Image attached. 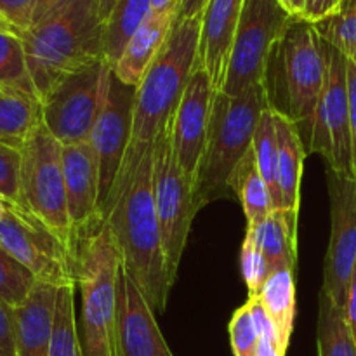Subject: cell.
<instances>
[{
    "label": "cell",
    "mask_w": 356,
    "mask_h": 356,
    "mask_svg": "<svg viewBox=\"0 0 356 356\" xmlns=\"http://www.w3.org/2000/svg\"><path fill=\"white\" fill-rule=\"evenodd\" d=\"M200 24L202 14L186 19H176L162 51L136 87L131 145L122 163L120 174L101 209L103 219L120 195L127 190L145 153L152 148L156 136L172 118L188 80L197 66Z\"/></svg>",
    "instance_id": "6da1fadb"
},
{
    "label": "cell",
    "mask_w": 356,
    "mask_h": 356,
    "mask_svg": "<svg viewBox=\"0 0 356 356\" xmlns=\"http://www.w3.org/2000/svg\"><path fill=\"white\" fill-rule=\"evenodd\" d=\"M327 80V42L315 24L292 17L271 49L263 76L268 108L298 127L309 153L315 113Z\"/></svg>",
    "instance_id": "7a4b0ae2"
},
{
    "label": "cell",
    "mask_w": 356,
    "mask_h": 356,
    "mask_svg": "<svg viewBox=\"0 0 356 356\" xmlns=\"http://www.w3.org/2000/svg\"><path fill=\"white\" fill-rule=\"evenodd\" d=\"M104 222L117 240L122 268L141 289L153 312H163L172 284L153 198V146L145 153L131 184L115 202Z\"/></svg>",
    "instance_id": "3957f363"
},
{
    "label": "cell",
    "mask_w": 356,
    "mask_h": 356,
    "mask_svg": "<svg viewBox=\"0 0 356 356\" xmlns=\"http://www.w3.org/2000/svg\"><path fill=\"white\" fill-rule=\"evenodd\" d=\"M19 35L38 101L63 76L104 59V23L96 0H73Z\"/></svg>",
    "instance_id": "277c9868"
},
{
    "label": "cell",
    "mask_w": 356,
    "mask_h": 356,
    "mask_svg": "<svg viewBox=\"0 0 356 356\" xmlns=\"http://www.w3.org/2000/svg\"><path fill=\"white\" fill-rule=\"evenodd\" d=\"M75 247V287L82 294L79 334L83 356H118L117 292L122 256L110 226L96 222L79 233Z\"/></svg>",
    "instance_id": "5b68a950"
},
{
    "label": "cell",
    "mask_w": 356,
    "mask_h": 356,
    "mask_svg": "<svg viewBox=\"0 0 356 356\" xmlns=\"http://www.w3.org/2000/svg\"><path fill=\"white\" fill-rule=\"evenodd\" d=\"M266 108L263 83L249 87L238 96L216 92L207 143L195 184L198 211L209 202L226 197L233 170L252 148L257 124Z\"/></svg>",
    "instance_id": "8992f818"
},
{
    "label": "cell",
    "mask_w": 356,
    "mask_h": 356,
    "mask_svg": "<svg viewBox=\"0 0 356 356\" xmlns=\"http://www.w3.org/2000/svg\"><path fill=\"white\" fill-rule=\"evenodd\" d=\"M19 205L73 245L63 172V145L42 122L21 148Z\"/></svg>",
    "instance_id": "52a82bcc"
},
{
    "label": "cell",
    "mask_w": 356,
    "mask_h": 356,
    "mask_svg": "<svg viewBox=\"0 0 356 356\" xmlns=\"http://www.w3.org/2000/svg\"><path fill=\"white\" fill-rule=\"evenodd\" d=\"M153 198L162 232L167 273L170 284H174L198 207L195 186L184 176L174 155L170 120L153 143Z\"/></svg>",
    "instance_id": "ba28073f"
},
{
    "label": "cell",
    "mask_w": 356,
    "mask_h": 356,
    "mask_svg": "<svg viewBox=\"0 0 356 356\" xmlns=\"http://www.w3.org/2000/svg\"><path fill=\"white\" fill-rule=\"evenodd\" d=\"M111 73L101 59L63 76L40 99L42 124L63 146L89 141L106 103Z\"/></svg>",
    "instance_id": "9c48e42d"
},
{
    "label": "cell",
    "mask_w": 356,
    "mask_h": 356,
    "mask_svg": "<svg viewBox=\"0 0 356 356\" xmlns=\"http://www.w3.org/2000/svg\"><path fill=\"white\" fill-rule=\"evenodd\" d=\"M0 249L26 266L38 282L75 285V247L19 204L6 202L0 212Z\"/></svg>",
    "instance_id": "30bf717a"
},
{
    "label": "cell",
    "mask_w": 356,
    "mask_h": 356,
    "mask_svg": "<svg viewBox=\"0 0 356 356\" xmlns=\"http://www.w3.org/2000/svg\"><path fill=\"white\" fill-rule=\"evenodd\" d=\"M292 16L278 0H245L229 51L221 92L238 96L263 82L271 49L289 26Z\"/></svg>",
    "instance_id": "8fae6325"
},
{
    "label": "cell",
    "mask_w": 356,
    "mask_h": 356,
    "mask_svg": "<svg viewBox=\"0 0 356 356\" xmlns=\"http://www.w3.org/2000/svg\"><path fill=\"white\" fill-rule=\"evenodd\" d=\"M309 153H318L327 169L355 176L348 94V56L327 42V80L315 113Z\"/></svg>",
    "instance_id": "7c38bea8"
},
{
    "label": "cell",
    "mask_w": 356,
    "mask_h": 356,
    "mask_svg": "<svg viewBox=\"0 0 356 356\" xmlns=\"http://www.w3.org/2000/svg\"><path fill=\"white\" fill-rule=\"evenodd\" d=\"M330 197V240L323 264L322 291L344 309L356 264V177L327 169Z\"/></svg>",
    "instance_id": "4fadbf2b"
},
{
    "label": "cell",
    "mask_w": 356,
    "mask_h": 356,
    "mask_svg": "<svg viewBox=\"0 0 356 356\" xmlns=\"http://www.w3.org/2000/svg\"><path fill=\"white\" fill-rule=\"evenodd\" d=\"M136 87L120 82L111 73L106 103L90 134V145L99 167V214L120 174L132 134Z\"/></svg>",
    "instance_id": "5bb4252c"
},
{
    "label": "cell",
    "mask_w": 356,
    "mask_h": 356,
    "mask_svg": "<svg viewBox=\"0 0 356 356\" xmlns=\"http://www.w3.org/2000/svg\"><path fill=\"white\" fill-rule=\"evenodd\" d=\"M218 90L204 66L197 61L183 97L170 118L174 155L191 184H197L198 169L207 143L212 106Z\"/></svg>",
    "instance_id": "9a60e30c"
},
{
    "label": "cell",
    "mask_w": 356,
    "mask_h": 356,
    "mask_svg": "<svg viewBox=\"0 0 356 356\" xmlns=\"http://www.w3.org/2000/svg\"><path fill=\"white\" fill-rule=\"evenodd\" d=\"M117 351L118 356H174L152 305L124 268L118 275Z\"/></svg>",
    "instance_id": "2e32d148"
},
{
    "label": "cell",
    "mask_w": 356,
    "mask_h": 356,
    "mask_svg": "<svg viewBox=\"0 0 356 356\" xmlns=\"http://www.w3.org/2000/svg\"><path fill=\"white\" fill-rule=\"evenodd\" d=\"M63 172L75 240L79 233L103 221L99 214V167L90 141L63 146Z\"/></svg>",
    "instance_id": "e0dca14e"
},
{
    "label": "cell",
    "mask_w": 356,
    "mask_h": 356,
    "mask_svg": "<svg viewBox=\"0 0 356 356\" xmlns=\"http://www.w3.org/2000/svg\"><path fill=\"white\" fill-rule=\"evenodd\" d=\"M245 0H207L202 10L198 63L205 68L212 86L221 92L229 51L238 28Z\"/></svg>",
    "instance_id": "ac0fdd59"
},
{
    "label": "cell",
    "mask_w": 356,
    "mask_h": 356,
    "mask_svg": "<svg viewBox=\"0 0 356 356\" xmlns=\"http://www.w3.org/2000/svg\"><path fill=\"white\" fill-rule=\"evenodd\" d=\"M58 289L52 284L37 282L30 296L14 308L16 356H49Z\"/></svg>",
    "instance_id": "d6986e66"
},
{
    "label": "cell",
    "mask_w": 356,
    "mask_h": 356,
    "mask_svg": "<svg viewBox=\"0 0 356 356\" xmlns=\"http://www.w3.org/2000/svg\"><path fill=\"white\" fill-rule=\"evenodd\" d=\"M176 19L177 17L156 16V14H149L146 17L145 23L127 42L124 52L113 66L115 76L120 82L132 87L139 86L146 70L149 68V65L155 61L159 52L162 51Z\"/></svg>",
    "instance_id": "ffe728a7"
},
{
    "label": "cell",
    "mask_w": 356,
    "mask_h": 356,
    "mask_svg": "<svg viewBox=\"0 0 356 356\" xmlns=\"http://www.w3.org/2000/svg\"><path fill=\"white\" fill-rule=\"evenodd\" d=\"M298 212L275 209L257 225L247 226V238L264 254L271 273L282 268H296L298 259Z\"/></svg>",
    "instance_id": "44dd1931"
},
{
    "label": "cell",
    "mask_w": 356,
    "mask_h": 356,
    "mask_svg": "<svg viewBox=\"0 0 356 356\" xmlns=\"http://www.w3.org/2000/svg\"><path fill=\"white\" fill-rule=\"evenodd\" d=\"M275 129L278 139V186L282 193V211L299 214L302 167L308 152L298 127L291 120L275 113Z\"/></svg>",
    "instance_id": "7402d4cb"
},
{
    "label": "cell",
    "mask_w": 356,
    "mask_h": 356,
    "mask_svg": "<svg viewBox=\"0 0 356 356\" xmlns=\"http://www.w3.org/2000/svg\"><path fill=\"white\" fill-rule=\"evenodd\" d=\"M42 122L40 101L30 94L0 87V143L21 149Z\"/></svg>",
    "instance_id": "603a6c76"
},
{
    "label": "cell",
    "mask_w": 356,
    "mask_h": 356,
    "mask_svg": "<svg viewBox=\"0 0 356 356\" xmlns=\"http://www.w3.org/2000/svg\"><path fill=\"white\" fill-rule=\"evenodd\" d=\"M229 190L235 191L242 204L247 226L257 225L275 211L273 197L257 169L252 148L247 152V155L240 160L236 169L233 170L232 179H229Z\"/></svg>",
    "instance_id": "cb8c5ba5"
},
{
    "label": "cell",
    "mask_w": 356,
    "mask_h": 356,
    "mask_svg": "<svg viewBox=\"0 0 356 356\" xmlns=\"http://www.w3.org/2000/svg\"><path fill=\"white\" fill-rule=\"evenodd\" d=\"M149 14L152 0H117L110 17L104 23L103 35L104 59L111 68L118 61L132 35L139 30Z\"/></svg>",
    "instance_id": "d4e9b609"
},
{
    "label": "cell",
    "mask_w": 356,
    "mask_h": 356,
    "mask_svg": "<svg viewBox=\"0 0 356 356\" xmlns=\"http://www.w3.org/2000/svg\"><path fill=\"white\" fill-rule=\"evenodd\" d=\"M259 299L277 325L282 343L285 348H289L296 315L294 270L282 268V270L273 271L264 284Z\"/></svg>",
    "instance_id": "484cf974"
},
{
    "label": "cell",
    "mask_w": 356,
    "mask_h": 356,
    "mask_svg": "<svg viewBox=\"0 0 356 356\" xmlns=\"http://www.w3.org/2000/svg\"><path fill=\"white\" fill-rule=\"evenodd\" d=\"M316 343L318 356H356V343L344 316V309L323 291H320L318 298Z\"/></svg>",
    "instance_id": "4316f807"
},
{
    "label": "cell",
    "mask_w": 356,
    "mask_h": 356,
    "mask_svg": "<svg viewBox=\"0 0 356 356\" xmlns=\"http://www.w3.org/2000/svg\"><path fill=\"white\" fill-rule=\"evenodd\" d=\"M0 87L37 96L19 31L0 24Z\"/></svg>",
    "instance_id": "83f0119b"
},
{
    "label": "cell",
    "mask_w": 356,
    "mask_h": 356,
    "mask_svg": "<svg viewBox=\"0 0 356 356\" xmlns=\"http://www.w3.org/2000/svg\"><path fill=\"white\" fill-rule=\"evenodd\" d=\"M252 149L256 155L257 169L271 191L275 209L282 211V193L278 186V139L275 129V113L270 108H266L261 115L254 134Z\"/></svg>",
    "instance_id": "f1b7e54d"
},
{
    "label": "cell",
    "mask_w": 356,
    "mask_h": 356,
    "mask_svg": "<svg viewBox=\"0 0 356 356\" xmlns=\"http://www.w3.org/2000/svg\"><path fill=\"white\" fill-rule=\"evenodd\" d=\"M49 356H83L75 316V285L58 289L54 332Z\"/></svg>",
    "instance_id": "f546056e"
},
{
    "label": "cell",
    "mask_w": 356,
    "mask_h": 356,
    "mask_svg": "<svg viewBox=\"0 0 356 356\" xmlns=\"http://www.w3.org/2000/svg\"><path fill=\"white\" fill-rule=\"evenodd\" d=\"M313 24L320 37L343 54L350 56L356 49V0H341L330 16Z\"/></svg>",
    "instance_id": "4dcf8cb0"
},
{
    "label": "cell",
    "mask_w": 356,
    "mask_h": 356,
    "mask_svg": "<svg viewBox=\"0 0 356 356\" xmlns=\"http://www.w3.org/2000/svg\"><path fill=\"white\" fill-rule=\"evenodd\" d=\"M37 282L26 266L0 249V301L16 308L30 296Z\"/></svg>",
    "instance_id": "1f68e13d"
},
{
    "label": "cell",
    "mask_w": 356,
    "mask_h": 356,
    "mask_svg": "<svg viewBox=\"0 0 356 356\" xmlns=\"http://www.w3.org/2000/svg\"><path fill=\"white\" fill-rule=\"evenodd\" d=\"M240 266H242L243 282L249 289V298H259L264 284L271 275V268L264 254L247 236L243 240L242 254H240Z\"/></svg>",
    "instance_id": "d6a6232c"
},
{
    "label": "cell",
    "mask_w": 356,
    "mask_h": 356,
    "mask_svg": "<svg viewBox=\"0 0 356 356\" xmlns=\"http://www.w3.org/2000/svg\"><path fill=\"white\" fill-rule=\"evenodd\" d=\"M229 341L235 356H256L259 346V332L247 302L233 313L229 322Z\"/></svg>",
    "instance_id": "836d02e7"
},
{
    "label": "cell",
    "mask_w": 356,
    "mask_h": 356,
    "mask_svg": "<svg viewBox=\"0 0 356 356\" xmlns=\"http://www.w3.org/2000/svg\"><path fill=\"white\" fill-rule=\"evenodd\" d=\"M21 149L0 143V198L19 204Z\"/></svg>",
    "instance_id": "e575fe53"
},
{
    "label": "cell",
    "mask_w": 356,
    "mask_h": 356,
    "mask_svg": "<svg viewBox=\"0 0 356 356\" xmlns=\"http://www.w3.org/2000/svg\"><path fill=\"white\" fill-rule=\"evenodd\" d=\"M38 0H0V21L16 31L31 26Z\"/></svg>",
    "instance_id": "d590c367"
},
{
    "label": "cell",
    "mask_w": 356,
    "mask_h": 356,
    "mask_svg": "<svg viewBox=\"0 0 356 356\" xmlns=\"http://www.w3.org/2000/svg\"><path fill=\"white\" fill-rule=\"evenodd\" d=\"M0 356H16L14 308L0 301Z\"/></svg>",
    "instance_id": "8d00e7d4"
},
{
    "label": "cell",
    "mask_w": 356,
    "mask_h": 356,
    "mask_svg": "<svg viewBox=\"0 0 356 356\" xmlns=\"http://www.w3.org/2000/svg\"><path fill=\"white\" fill-rule=\"evenodd\" d=\"M348 94H350L351 146H353V172L356 177V65L348 58Z\"/></svg>",
    "instance_id": "74e56055"
},
{
    "label": "cell",
    "mask_w": 356,
    "mask_h": 356,
    "mask_svg": "<svg viewBox=\"0 0 356 356\" xmlns=\"http://www.w3.org/2000/svg\"><path fill=\"white\" fill-rule=\"evenodd\" d=\"M341 0H306L305 19L309 23H318L339 7Z\"/></svg>",
    "instance_id": "f35d334b"
},
{
    "label": "cell",
    "mask_w": 356,
    "mask_h": 356,
    "mask_svg": "<svg viewBox=\"0 0 356 356\" xmlns=\"http://www.w3.org/2000/svg\"><path fill=\"white\" fill-rule=\"evenodd\" d=\"M73 0H38L37 7L33 10V19H31V26L42 23V21L49 19L51 16L58 14L59 10L65 9L68 3H72ZM30 26V28H31Z\"/></svg>",
    "instance_id": "ab89813d"
},
{
    "label": "cell",
    "mask_w": 356,
    "mask_h": 356,
    "mask_svg": "<svg viewBox=\"0 0 356 356\" xmlns=\"http://www.w3.org/2000/svg\"><path fill=\"white\" fill-rule=\"evenodd\" d=\"M344 316H346V322L350 325L351 334H353V339L356 343V264L353 268V273H351L350 287H348V296H346V305H344Z\"/></svg>",
    "instance_id": "60d3db41"
},
{
    "label": "cell",
    "mask_w": 356,
    "mask_h": 356,
    "mask_svg": "<svg viewBox=\"0 0 356 356\" xmlns=\"http://www.w3.org/2000/svg\"><path fill=\"white\" fill-rule=\"evenodd\" d=\"M181 0H152V14L165 17H177Z\"/></svg>",
    "instance_id": "b9f144b4"
},
{
    "label": "cell",
    "mask_w": 356,
    "mask_h": 356,
    "mask_svg": "<svg viewBox=\"0 0 356 356\" xmlns=\"http://www.w3.org/2000/svg\"><path fill=\"white\" fill-rule=\"evenodd\" d=\"M207 0H181V9L177 14V19H186V17L200 16Z\"/></svg>",
    "instance_id": "7bdbcfd3"
},
{
    "label": "cell",
    "mask_w": 356,
    "mask_h": 356,
    "mask_svg": "<svg viewBox=\"0 0 356 356\" xmlns=\"http://www.w3.org/2000/svg\"><path fill=\"white\" fill-rule=\"evenodd\" d=\"M280 6L291 14L292 17H301L305 19V7H306V0H278Z\"/></svg>",
    "instance_id": "ee69618b"
},
{
    "label": "cell",
    "mask_w": 356,
    "mask_h": 356,
    "mask_svg": "<svg viewBox=\"0 0 356 356\" xmlns=\"http://www.w3.org/2000/svg\"><path fill=\"white\" fill-rule=\"evenodd\" d=\"M96 2H97V10H99L101 19H103V23H106L111 10H113L115 3H117V0H96Z\"/></svg>",
    "instance_id": "f6af8a7d"
},
{
    "label": "cell",
    "mask_w": 356,
    "mask_h": 356,
    "mask_svg": "<svg viewBox=\"0 0 356 356\" xmlns=\"http://www.w3.org/2000/svg\"><path fill=\"white\" fill-rule=\"evenodd\" d=\"M0 24H6V23H2V21H0ZM6 26H7V24H6Z\"/></svg>",
    "instance_id": "bcb514c9"
}]
</instances>
